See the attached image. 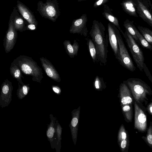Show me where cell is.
Segmentation results:
<instances>
[{
  "label": "cell",
  "mask_w": 152,
  "mask_h": 152,
  "mask_svg": "<svg viewBox=\"0 0 152 152\" xmlns=\"http://www.w3.org/2000/svg\"><path fill=\"white\" fill-rule=\"evenodd\" d=\"M89 34L96 47L97 61L105 66L107 62L109 42L105 27L101 22L94 20Z\"/></svg>",
  "instance_id": "6da1fadb"
},
{
  "label": "cell",
  "mask_w": 152,
  "mask_h": 152,
  "mask_svg": "<svg viewBox=\"0 0 152 152\" xmlns=\"http://www.w3.org/2000/svg\"><path fill=\"white\" fill-rule=\"evenodd\" d=\"M12 62L19 68L22 73L32 77V80L39 83L43 78L42 69L31 58L20 55L15 59Z\"/></svg>",
  "instance_id": "7a4b0ae2"
},
{
  "label": "cell",
  "mask_w": 152,
  "mask_h": 152,
  "mask_svg": "<svg viewBox=\"0 0 152 152\" xmlns=\"http://www.w3.org/2000/svg\"><path fill=\"white\" fill-rule=\"evenodd\" d=\"M128 87L135 99L140 102L145 98L147 94H152L150 86L141 79L131 78L123 81Z\"/></svg>",
  "instance_id": "3957f363"
},
{
  "label": "cell",
  "mask_w": 152,
  "mask_h": 152,
  "mask_svg": "<svg viewBox=\"0 0 152 152\" xmlns=\"http://www.w3.org/2000/svg\"><path fill=\"white\" fill-rule=\"evenodd\" d=\"M37 10L42 17L55 22L60 15L59 3L57 0H46L45 3L39 1Z\"/></svg>",
  "instance_id": "277c9868"
},
{
  "label": "cell",
  "mask_w": 152,
  "mask_h": 152,
  "mask_svg": "<svg viewBox=\"0 0 152 152\" xmlns=\"http://www.w3.org/2000/svg\"><path fill=\"white\" fill-rule=\"evenodd\" d=\"M121 33L125 39L129 50L131 53L137 67L141 72L143 71L144 58L142 51L138 44L126 30Z\"/></svg>",
  "instance_id": "5b68a950"
},
{
  "label": "cell",
  "mask_w": 152,
  "mask_h": 152,
  "mask_svg": "<svg viewBox=\"0 0 152 152\" xmlns=\"http://www.w3.org/2000/svg\"><path fill=\"white\" fill-rule=\"evenodd\" d=\"M116 36L119 52L118 60L120 64L130 71L133 72L136 70L133 62L125 45L120 31L116 30Z\"/></svg>",
  "instance_id": "8992f818"
},
{
  "label": "cell",
  "mask_w": 152,
  "mask_h": 152,
  "mask_svg": "<svg viewBox=\"0 0 152 152\" xmlns=\"http://www.w3.org/2000/svg\"><path fill=\"white\" fill-rule=\"evenodd\" d=\"M17 37V31L15 30L13 20L10 16L8 28L4 40L3 46L6 53L10 52L13 48L16 43Z\"/></svg>",
  "instance_id": "52a82bcc"
},
{
  "label": "cell",
  "mask_w": 152,
  "mask_h": 152,
  "mask_svg": "<svg viewBox=\"0 0 152 152\" xmlns=\"http://www.w3.org/2000/svg\"><path fill=\"white\" fill-rule=\"evenodd\" d=\"M13 89L12 83L7 79L2 83L0 94V106L2 108L7 107L11 102Z\"/></svg>",
  "instance_id": "ba28073f"
},
{
  "label": "cell",
  "mask_w": 152,
  "mask_h": 152,
  "mask_svg": "<svg viewBox=\"0 0 152 152\" xmlns=\"http://www.w3.org/2000/svg\"><path fill=\"white\" fill-rule=\"evenodd\" d=\"M87 21L86 14H83L79 18L73 20L69 30L70 33L79 34L87 37L88 32L86 26Z\"/></svg>",
  "instance_id": "9c48e42d"
},
{
  "label": "cell",
  "mask_w": 152,
  "mask_h": 152,
  "mask_svg": "<svg viewBox=\"0 0 152 152\" xmlns=\"http://www.w3.org/2000/svg\"><path fill=\"white\" fill-rule=\"evenodd\" d=\"M136 11L139 16L148 24L152 27L151 12L148 7V4L142 0H136Z\"/></svg>",
  "instance_id": "30bf717a"
},
{
  "label": "cell",
  "mask_w": 152,
  "mask_h": 152,
  "mask_svg": "<svg viewBox=\"0 0 152 152\" xmlns=\"http://www.w3.org/2000/svg\"><path fill=\"white\" fill-rule=\"evenodd\" d=\"M50 117L51 121L48 125L46 134L48 140L50 142L51 148H55L56 152H59L58 146V138L56 131V118L50 114Z\"/></svg>",
  "instance_id": "8fae6325"
},
{
  "label": "cell",
  "mask_w": 152,
  "mask_h": 152,
  "mask_svg": "<svg viewBox=\"0 0 152 152\" xmlns=\"http://www.w3.org/2000/svg\"><path fill=\"white\" fill-rule=\"evenodd\" d=\"M118 28L110 22L107 24L108 40L116 59L119 58V49L117 39L116 30Z\"/></svg>",
  "instance_id": "7c38bea8"
},
{
  "label": "cell",
  "mask_w": 152,
  "mask_h": 152,
  "mask_svg": "<svg viewBox=\"0 0 152 152\" xmlns=\"http://www.w3.org/2000/svg\"><path fill=\"white\" fill-rule=\"evenodd\" d=\"M135 127L139 130L145 131L147 128L146 116L142 110L135 102Z\"/></svg>",
  "instance_id": "4fadbf2b"
},
{
  "label": "cell",
  "mask_w": 152,
  "mask_h": 152,
  "mask_svg": "<svg viewBox=\"0 0 152 152\" xmlns=\"http://www.w3.org/2000/svg\"><path fill=\"white\" fill-rule=\"evenodd\" d=\"M42 66L46 74L53 80L60 82L61 81L59 75L50 61L43 57L40 58Z\"/></svg>",
  "instance_id": "5bb4252c"
},
{
  "label": "cell",
  "mask_w": 152,
  "mask_h": 152,
  "mask_svg": "<svg viewBox=\"0 0 152 152\" xmlns=\"http://www.w3.org/2000/svg\"><path fill=\"white\" fill-rule=\"evenodd\" d=\"M80 109V107H79L77 109H74L72 112V118L69 125L72 138L75 145L76 144L77 139Z\"/></svg>",
  "instance_id": "9a60e30c"
},
{
  "label": "cell",
  "mask_w": 152,
  "mask_h": 152,
  "mask_svg": "<svg viewBox=\"0 0 152 152\" xmlns=\"http://www.w3.org/2000/svg\"><path fill=\"white\" fill-rule=\"evenodd\" d=\"M17 6L20 13L29 24L37 26V21L33 13L27 7L19 1H18Z\"/></svg>",
  "instance_id": "2e32d148"
},
{
  "label": "cell",
  "mask_w": 152,
  "mask_h": 152,
  "mask_svg": "<svg viewBox=\"0 0 152 152\" xmlns=\"http://www.w3.org/2000/svg\"><path fill=\"white\" fill-rule=\"evenodd\" d=\"M119 92L122 106L128 104L131 106L133 102L132 93L127 86L123 82L120 86Z\"/></svg>",
  "instance_id": "e0dca14e"
},
{
  "label": "cell",
  "mask_w": 152,
  "mask_h": 152,
  "mask_svg": "<svg viewBox=\"0 0 152 152\" xmlns=\"http://www.w3.org/2000/svg\"><path fill=\"white\" fill-rule=\"evenodd\" d=\"M102 7V14L103 16L110 21V22L115 25L120 31L121 32L122 30L120 26L119 20L118 18L114 15L113 13L112 10L105 4L103 5Z\"/></svg>",
  "instance_id": "ac0fdd59"
},
{
  "label": "cell",
  "mask_w": 152,
  "mask_h": 152,
  "mask_svg": "<svg viewBox=\"0 0 152 152\" xmlns=\"http://www.w3.org/2000/svg\"><path fill=\"white\" fill-rule=\"evenodd\" d=\"M123 10L130 16L137 17L136 0H124L121 4Z\"/></svg>",
  "instance_id": "d6986e66"
},
{
  "label": "cell",
  "mask_w": 152,
  "mask_h": 152,
  "mask_svg": "<svg viewBox=\"0 0 152 152\" xmlns=\"http://www.w3.org/2000/svg\"><path fill=\"white\" fill-rule=\"evenodd\" d=\"M63 44L66 52L71 58H73L77 55L79 45L76 40H74L73 45L69 40H65Z\"/></svg>",
  "instance_id": "ffe728a7"
},
{
  "label": "cell",
  "mask_w": 152,
  "mask_h": 152,
  "mask_svg": "<svg viewBox=\"0 0 152 152\" xmlns=\"http://www.w3.org/2000/svg\"><path fill=\"white\" fill-rule=\"evenodd\" d=\"M14 16V17L12 15H11H11L16 30L23 32L26 30V26H25V24L23 18L19 15L18 12Z\"/></svg>",
  "instance_id": "44dd1931"
},
{
  "label": "cell",
  "mask_w": 152,
  "mask_h": 152,
  "mask_svg": "<svg viewBox=\"0 0 152 152\" xmlns=\"http://www.w3.org/2000/svg\"><path fill=\"white\" fill-rule=\"evenodd\" d=\"M10 74L21 85L24 84L22 80V78H24L22 72L18 67L12 62L11 63L10 68Z\"/></svg>",
  "instance_id": "7402d4cb"
},
{
  "label": "cell",
  "mask_w": 152,
  "mask_h": 152,
  "mask_svg": "<svg viewBox=\"0 0 152 152\" xmlns=\"http://www.w3.org/2000/svg\"><path fill=\"white\" fill-rule=\"evenodd\" d=\"M123 25L125 30L129 32L135 41L140 44L139 41L136 35L135 29L136 28L134 24V21H130L127 19L124 22Z\"/></svg>",
  "instance_id": "603a6c76"
},
{
  "label": "cell",
  "mask_w": 152,
  "mask_h": 152,
  "mask_svg": "<svg viewBox=\"0 0 152 152\" xmlns=\"http://www.w3.org/2000/svg\"><path fill=\"white\" fill-rule=\"evenodd\" d=\"M118 140L122 150L124 149L128 145L127 135L123 126H121L118 135Z\"/></svg>",
  "instance_id": "cb8c5ba5"
},
{
  "label": "cell",
  "mask_w": 152,
  "mask_h": 152,
  "mask_svg": "<svg viewBox=\"0 0 152 152\" xmlns=\"http://www.w3.org/2000/svg\"><path fill=\"white\" fill-rule=\"evenodd\" d=\"M29 85V84L22 85L18 83L16 94L19 99H22L28 94L30 89Z\"/></svg>",
  "instance_id": "d4e9b609"
},
{
  "label": "cell",
  "mask_w": 152,
  "mask_h": 152,
  "mask_svg": "<svg viewBox=\"0 0 152 152\" xmlns=\"http://www.w3.org/2000/svg\"><path fill=\"white\" fill-rule=\"evenodd\" d=\"M137 28L143 37L152 45V31L147 28L140 26H137Z\"/></svg>",
  "instance_id": "484cf974"
},
{
  "label": "cell",
  "mask_w": 152,
  "mask_h": 152,
  "mask_svg": "<svg viewBox=\"0 0 152 152\" xmlns=\"http://www.w3.org/2000/svg\"><path fill=\"white\" fill-rule=\"evenodd\" d=\"M87 40V44L93 62L95 63L98 61L95 45L91 39L88 38Z\"/></svg>",
  "instance_id": "4316f807"
},
{
  "label": "cell",
  "mask_w": 152,
  "mask_h": 152,
  "mask_svg": "<svg viewBox=\"0 0 152 152\" xmlns=\"http://www.w3.org/2000/svg\"><path fill=\"white\" fill-rule=\"evenodd\" d=\"M135 33L140 44L144 48L148 49L151 51L152 49V45L145 39L136 28L135 29Z\"/></svg>",
  "instance_id": "83f0119b"
},
{
  "label": "cell",
  "mask_w": 152,
  "mask_h": 152,
  "mask_svg": "<svg viewBox=\"0 0 152 152\" xmlns=\"http://www.w3.org/2000/svg\"><path fill=\"white\" fill-rule=\"evenodd\" d=\"M94 88L98 90H102L106 87V84L103 78L96 75L93 82Z\"/></svg>",
  "instance_id": "f1b7e54d"
},
{
  "label": "cell",
  "mask_w": 152,
  "mask_h": 152,
  "mask_svg": "<svg viewBox=\"0 0 152 152\" xmlns=\"http://www.w3.org/2000/svg\"><path fill=\"white\" fill-rule=\"evenodd\" d=\"M56 131L58 138V146L59 150L60 151L61 148V133L62 128L58 123V121L56 119Z\"/></svg>",
  "instance_id": "f546056e"
},
{
  "label": "cell",
  "mask_w": 152,
  "mask_h": 152,
  "mask_svg": "<svg viewBox=\"0 0 152 152\" xmlns=\"http://www.w3.org/2000/svg\"><path fill=\"white\" fill-rule=\"evenodd\" d=\"M131 106L129 105H125L122 106V110L126 119L129 121L132 119V110Z\"/></svg>",
  "instance_id": "4dcf8cb0"
},
{
  "label": "cell",
  "mask_w": 152,
  "mask_h": 152,
  "mask_svg": "<svg viewBox=\"0 0 152 152\" xmlns=\"http://www.w3.org/2000/svg\"><path fill=\"white\" fill-rule=\"evenodd\" d=\"M146 139L148 142L151 145H152V127L151 126L148 130Z\"/></svg>",
  "instance_id": "1f68e13d"
},
{
  "label": "cell",
  "mask_w": 152,
  "mask_h": 152,
  "mask_svg": "<svg viewBox=\"0 0 152 152\" xmlns=\"http://www.w3.org/2000/svg\"><path fill=\"white\" fill-rule=\"evenodd\" d=\"M109 0H96L94 2L93 7L96 8L99 6L103 5L109 1Z\"/></svg>",
  "instance_id": "d6a6232c"
},
{
  "label": "cell",
  "mask_w": 152,
  "mask_h": 152,
  "mask_svg": "<svg viewBox=\"0 0 152 152\" xmlns=\"http://www.w3.org/2000/svg\"><path fill=\"white\" fill-rule=\"evenodd\" d=\"M143 70H144L148 78L150 80L151 82H152V77L151 74L145 63L143 64Z\"/></svg>",
  "instance_id": "836d02e7"
},
{
  "label": "cell",
  "mask_w": 152,
  "mask_h": 152,
  "mask_svg": "<svg viewBox=\"0 0 152 152\" xmlns=\"http://www.w3.org/2000/svg\"><path fill=\"white\" fill-rule=\"evenodd\" d=\"M52 88L53 91L58 94H60L61 91V88L55 86H52Z\"/></svg>",
  "instance_id": "e575fe53"
},
{
  "label": "cell",
  "mask_w": 152,
  "mask_h": 152,
  "mask_svg": "<svg viewBox=\"0 0 152 152\" xmlns=\"http://www.w3.org/2000/svg\"><path fill=\"white\" fill-rule=\"evenodd\" d=\"M37 26L34 25L29 24L27 26H26V30H35L37 29Z\"/></svg>",
  "instance_id": "d590c367"
},
{
  "label": "cell",
  "mask_w": 152,
  "mask_h": 152,
  "mask_svg": "<svg viewBox=\"0 0 152 152\" xmlns=\"http://www.w3.org/2000/svg\"><path fill=\"white\" fill-rule=\"evenodd\" d=\"M150 107L149 108V110H150V112L151 113V114H152V106L151 104L150 105Z\"/></svg>",
  "instance_id": "8d00e7d4"
},
{
  "label": "cell",
  "mask_w": 152,
  "mask_h": 152,
  "mask_svg": "<svg viewBox=\"0 0 152 152\" xmlns=\"http://www.w3.org/2000/svg\"><path fill=\"white\" fill-rule=\"evenodd\" d=\"M86 0H77L78 2H80L83 1H84Z\"/></svg>",
  "instance_id": "74e56055"
}]
</instances>
